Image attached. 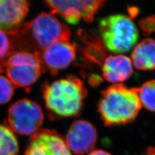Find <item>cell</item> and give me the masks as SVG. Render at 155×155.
<instances>
[{
  "label": "cell",
  "mask_w": 155,
  "mask_h": 155,
  "mask_svg": "<svg viewBox=\"0 0 155 155\" xmlns=\"http://www.w3.org/2000/svg\"><path fill=\"white\" fill-rule=\"evenodd\" d=\"M25 155H72L65 139L55 130L39 129L32 135Z\"/></svg>",
  "instance_id": "9"
},
{
  "label": "cell",
  "mask_w": 155,
  "mask_h": 155,
  "mask_svg": "<svg viewBox=\"0 0 155 155\" xmlns=\"http://www.w3.org/2000/svg\"><path fill=\"white\" fill-rule=\"evenodd\" d=\"M97 139L98 133L94 126L88 121L78 120L71 124L65 141L71 152L83 155L93 151Z\"/></svg>",
  "instance_id": "10"
},
{
  "label": "cell",
  "mask_w": 155,
  "mask_h": 155,
  "mask_svg": "<svg viewBox=\"0 0 155 155\" xmlns=\"http://www.w3.org/2000/svg\"><path fill=\"white\" fill-rule=\"evenodd\" d=\"M139 25L145 35H149L155 32V16H151L140 20Z\"/></svg>",
  "instance_id": "19"
},
{
  "label": "cell",
  "mask_w": 155,
  "mask_h": 155,
  "mask_svg": "<svg viewBox=\"0 0 155 155\" xmlns=\"http://www.w3.org/2000/svg\"><path fill=\"white\" fill-rule=\"evenodd\" d=\"M28 0H0V29L12 33L28 12Z\"/></svg>",
  "instance_id": "11"
},
{
  "label": "cell",
  "mask_w": 155,
  "mask_h": 155,
  "mask_svg": "<svg viewBox=\"0 0 155 155\" xmlns=\"http://www.w3.org/2000/svg\"><path fill=\"white\" fill-rule=\"evenodd\" d=\"M4 71L14 87L28 89L38 80L43 69L38 52L20 51L8 58L1 72Z\"/></svg>",
  "instance_id": "5"
},
{
  "label": "cell",
  "mask_w": 155,
  "mask_h": 155,
  "mask_svg": "<svg viewBox=\"0 0 155 155\" xmlns=\"http://www.w3.org/2000/svg\"><path fill=\"white\" fill-rule=\"evenodd\" d=\"M18 143L14 133L7 126L0 125V155H16Z\"/></svg>",
  "instance_id": "15"
},
{
  "label": "cell",
  "mask_w": 155,
  "mask_h": 155,
  "mask_svg": "<svg viewBox=\"0 0 155 155\" xmlns=\"http://www.w3.org/2000/svg\"><path fill=\"white\" fill-rule=\"evenodd\" d=\"M51 12L60 16L71 25L81 20L87 23L93 21L97 12L106 0H43Z\"/></svg>",
  "instance_id": "7"
},
{
  "label": "cell",
  "mask_w": 155,
  "mask_h": 155,
  "mask_svg": "<svg viewBox=\"0 0 155 155\" xmlns=\"http://www.w3.org/2000/svg\"><path fill=\"white\" fill-rule=\"evenodd\" d=\"M42 93L46 108L51 115L58 118L78 116L87 96L84 82L73 75L45 84Z\"/></svg>",
  "instance_id": "2"
},
{
  "label": "cell",
  "mask_w": 155,
  "mask_h": 155,
  "mask_svg": "<svg viewBox=\"0 0 155 155\" xmlns=\"http://www.w3.org/2000/svg\"><path fill=\"white\" fill-rule=\"evenodd\" d=\"M44 119L41 107L27 98L18 100L8 109V127L13 133L32 135L39 130Z\"/></svg>",
  "instance_id": "6"
},
{
  "label": "cell",
  "mask_w": 155,
  "mask_h": 155,
  "mask_svg": "<svg viewBox=\"0 0 155 155\" xmlns=\"http://www.w3.org/2000/svg\"><path fill=\"white\" fill-rule=\"evenodd\" d=\"M78 36L84 59L89 63L102 65L107 52L100 38L93 32L86 30L79 31Z\"/></svg>",
  "instance_id": "13"
},
{
  "label": "cell",
  "mask_w": 155,
  "mask_h": 155,
  "mask_svg": "<svg viewBox=\"0 0 155 155\" xmlns=\"http://www.w3.org/2000/svg\"><path fill=\"white\" fill-rule=\"evenodd\" d=\"M142 104L138 88L114 84L101 91L98 111L106 126L128 124L137 118Z\"/></svg>",
  "instance_id": "3"
},
{
  "label": "cell",
  "mask_w": 155,
  "mask_h": 155,
  "mask_svg": "<svg viewBox=\"0 0 155 155\" xmlns=\"http://www.w3.org/2000/svg\"><path fill=\"white\" fill-rule=\"evenodd\" d=\"M76 45L70 41H57L38 53L43 72L48 71L54 75L64 70L73 62L76 57Z\"/></svg>",
  "instance_id": "8"
},
{
  "label": "cell",
  "mask_w": 155,
  "mask_h": 155,
  "mask_svg": "<svg viewBox=\"0 0 155 155\" xmlns=\"http://www.w3.org/2000/svg\"><path fill=\"white\" fill-rule=\"evenodd\" d=\"M103 78L110 83L120 84L128 80L133 73L130 58L122 55H110L105 58L102 64Z\"/></svg>",
  "instance_id": "12"
},
{
  "label": "cell",
  "mask_w": 155,
  "mask_h": 155,
  "mask_svg": "<svg viewBox=\"0 0 155 155\" xmlns=\"http://www.w3.org/2000/svg\"><path fill=\"white\" fill-rule=\"evenodd\" d=\"M16 52L40 53L57 41H70L71 31L52 12H41L31 21L22 23L11 33Z\"/></svg>",
  "instance_id": "1"
},
{
  "label": "cell",
  "mask_w": 155,
  "mask_h": 155,
  "mask_svg": "<svg viewBox=\"0 0 155 155\" xmlns=\"http://www.w3.org/2000/svg\"><path fill=\"white\" fill-rule=\"evenodd\" d=\"M98 31L106 49L115 54L130 51L137 45L139 38L138 30L131 17L122 14L101 19Z\"/></svg>",
  "instance_id": "4"
},
{
  "label": "cell",
  "mask_w": 155,
  "mask_h": 155,
  "mask_svg": "<svg viewBox=\"0 0 155 155\" xmlns=\"http://www.w3.org/2000/svg\"><path fill=\"white\" fill-rule=\"evenodd\" d=\"M133 65L140 71L155 69V40L145 38L140 42L131 54Z\"/></svg>",
  "instance_id": "14"
},
{
  "label": "cell",
  "mask_w": 155,
  "mask_h": 155,
  "mask_svg": "<svg viewBox=\"0 0 155 155\" xmlns=\"http://www.w3.org/2000/svg\"><path fill=\"white\" fill-rule=\"evenodd\" d=\"M145 155H155V147H149L147 149Z\"/></svg>",
  "instance_id": "21"
},
{
  "label": "cell",
  "mask_w": 155,
  "mask_h": 155,
  "mask_svg": "<svg viewBox=\"0 0 155 155\" xmlns=\"http://www.w3.org/2000/svg\"><path fill=\"white\" fill-rule=\"evenodd\" d=\"M138 90L142 105L147 110L155 112V80L145 82Z\"/></svg>",
  "instance_id": "16"
},
{
  "label": "cell",
  "mask_w": 155,
  "mask_h": 155,
  "mask_svg": "<svg viewBox=\"0 0 155 155\" xmlns=\"http://www.w3.org/2000/svg\"><path fill=\"white\" fill-rule=\"evenodd\" d=\"M14 86L8 78L0 75V104H7L14 94Z\"/></svg>",
  "instance_id": "18"
},
{
  "label": "cell",
  "mask_w": 155,
  "mask_h": 155,
  "mask_svg": "<svg viewBox=\"0 0 155 155\" xmlns=\"http://www.w3.org/2000/svg\"><path fill=\"white\" fill-rule=\"evenodd\" d=\"M88 155H112L110 154L109 152H107L104 150L101 149H96V150H93L91 151Z\"/></svg>",
  "instance_id": "20"
},
{
  "label": "cell",
  "mask_w": 155,
  "mask_h": 155,
  "mask_svg": "<svg viewBox=\"0 0 155 155\" xmlns=\"http://www.w3.org/2000/svg\"><path fill=\"white\" fill-rule=\"evenodd\" d=\"M15 52L16 45L12 34L0 29V71L8 58Z\"/></svg>",
  "instance_id": "17"
}]
</instances>
